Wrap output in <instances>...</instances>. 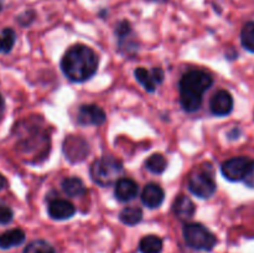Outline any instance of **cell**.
I'll use <instances>...</instances> for the list:
<instances>
[{
	"mask_svg": "<svg viewBox=\"0 0 254 253\" xmlns=\"http://www.w3.org/2000/svg\"><path fill=\"white\" fill-rule=\"evenodd\" d=\"M98 64V55L83 44L69 47L61 60L62 72L72 82L88 81L97 73Z\"/></svg>",
	"mask_w": 254,
	"mask_h": 253,
	"instance_id": "cell-1",
	"label": "cell"
},
{
	"mask_svg": "<svg viewBox=\"0 0 254 253\" xmlns=\"http://www.w3.org/2000/svg\"><path fill=\"white\" fill-rule=\"evenodd\" d=\"M213 79L202 69H191L186 72L179 83L180 103L184 111L196 112L202 104L203 94L212 86Z\"/></svg>",
	"mask_w": 254,
	"mask_h": 253,
	"instance_id": "cell-2",
	"label": "cell"
},
{
	"mask_svg": "<svg viewBox=\"0 0 254 253\" xmlns=\"http://www.w3.org/2000/svg\"><path fill=\"white\" fill-rule=\"evenodd\" d=\"M17 149L29 158H45L50 151V136L39 126H29L19 136Z\"/></svg>",
	"mask_w": 254,
	"mask_h": 253,
	"instance_id": "cell-3",
	"label": "cell"
},
{
	"mask_svg": "<svg viewBox=\"0 0 254 253\" xmlns=\"http://www.w3.org/2000/svg\"><path fill=\"white\" fill-rule=\"evenodd\" d=\"M89 171L92 180L99 186L116 185L123 174V163L116 156L106 155L94 160Z\"/></svg>",
	"mask_w": 254,
	"mask_h": 253,
	"instance_id": "cell-4",
	"label": "cell"
},
{
	"mask_svg": "<svg viewBox=\"0 0 254 253\" xmlns=\"http://www.w3.org/2000/svg\"><path fill=\"white\" fill-rule=\"evenodd\" d=\"M183 232L186 245L193 250L211 251L217 243L215 235L201 223H186Z\"/></svg>",
	"mask_w": 254,
	"mask_h": 253,
	"instance_id": "cell-5",
	"label": "cell"
},
{
	"mask_svg": "<svg viewBox=\"0 0 254 253\" xmlns=\"http://www.w3.org/2000/svg\"><path fill=\"white\" fill-rule=\"evenodd\" d=\"M188 188L190 192L197 196V197H211L216 192L217 185H216L215 178L211 173L210 166L207 169H198V170L193 171L189 176Z\"/></svg>",
	"mask_w": 254,
	"mask_h": 253,
	"instance_id": "cell-6",
	"label": "cell"
},
{
	"mask_svg": "<svg viewBox=\"0 0 254 253\" xmlns=\"http://www.w3.org/2000/svg\"><path fill=\"white\" fill-rule=\"evenodd\" d=\"M251 164H252V160L247 156H235L222 164L221 173L227 180L241 181L245 179Z\"/></svg>",
	"mask_w": 254,
	"mask_h": 253,
	"instance_id": "cell-7",
	"label": "cell"
},
{
	"mask_svg": "<svg viewBox=\"0 0 254 253\" xmlns=\"http://www.w3.org/2000/svg\"><path fill=\"white\" fill-rule=\"evenodd\" d=\"M106 119L104 111L96 104H83L77 112V122L81 126H99L106 122Z\"/></svg>",
	"mask_w": 254,
	"mask_h": 253,
	"instance_id": "cell-8",
	"label": "cell"
},
{
	"mask_svg": "<svg viewBox=\"0 0 254 253\" xmlns=\"http://www.w3.org/2000/svg\"><path fill=\"white\" fill-rule=\"evenodd\" d=\"M210 109L217 117L228 116L233 109V98L230 92L225 89L216 92L210 101Z\"/></svg>",
	"mask_w": 254,
	"mask_h": 253,
	"instance_id": "cell-9",
	"label": "cell"
},
{
	"mask_svg": "<svg viewBox=\"0 0 254 253\" xmlns=\"http://www.w3.org/2000/svg\"><path fill=\"white\" fill-rule=\"evenodd\" d=\"M47 211H49V215L51 218L57 221H64L68 220L76 213V207L69 201L55 198L49 202Z\"/></svg>",
	"mask_w": 254,
	"mask_h": 253,
	"instance_id": "cell-10",
	"label": "cell"
},
{
	"mask_svg": "<svg viewBox=\"0 0 254 253\" xmlns=\"http://www.w3.org/2000/svg\"><path fill=\"white\" fill-rule=\"evenodd\" d=\"M64 151L67 159L76 163V161H81L86 158L87 153H88V146L83 139L69 136L64 140Z\"/></svg>",
	"mask_w": 254,
	"mask_h": 253,
	"instance_id": "cell-11",
	"label": "cell"
},
{
	"mask_svg": "<svg viewBox=\"0 0 254 253\" xmlns=\"http://www.w3.org/2000/svg\"><path fill=\"white\" fill-rule=\"evenodd\" d=\"M139 186L134 180L128 178H121L114 186V195L121 202H128L138 196Z\"/></svg>",
	"mask_w": 254,
	"mask_h": 253,
	"instance_id": "cell-12",
	"label": "cell"
},
{
	"mask_svg": "<svg viewBox=\"0 0 254 253\" xmlns=\"http://www.w3.org/2000/svg\"><path fill=\"white\" fill-rule=\"evenodd\" d=\"M164 198H165V192L158 184H148L141 192V202L149 208L159 207L164 202Z\"/></svg>",
	"mask_w": 254,
	"mask_h": 253,
	"instance_id": "cell-13",
	"label": "cell"
},
{
	"mask_svg": "<svg viewBox=\"0 0 254 253\" xmlns=\"http://www.w3.org/2000/svg\"><path fill=\"white\" fill-rule=\"evenodd\" d=\"M195 203L192 202L190 197L185 195H180L179 197H176V200L174 201L173 205V211L175 213L176 217L181 221H188L195 213Z\"/></svg>",
	"mask_w": 254,
	"mask_h": 253,
	"instance_id": "cell-14",
	"label": "cell"
},
{
	"mask_svg": "<svg viewBox=\"0 0 254 253\" xmlns=\"http://www.w3.org/2000/svg\"><path fill=\"white\" fill-rule=\"evenodd\" d=\"M25 232L21 228H12L5 232L0 233V248L1 250H10L12 247L22 245L25 242Z\"/></svg>",
	"mask_w": 254,
	"mask_h": 253,
	"instance_id": "cell-15",
	"label": "cell"
},
{
	"mask_svg": "<svg viewBox=\"0 0 254 253\" xmlns=\"http://www.w3.org/2000/svg\"><path fill=\"white\" fill-rule=\"evenodd\" d=\"M62 190L69 197H79L87 192L83 181L78 178H66L62 181Z\"/></svg>",
	"mask_w": 254,
	"mask_h": 253,
	"instance_id": "cell-16",
	"label": "cell"
},
{
	"mask_svg": "<svg viewBox=\"0 0 254 253\" xmlns=\"http://www.w3.org/2000/svg\"><path fill=\"white\" fill-rule=\"evenodd\" d=\"M135 74V78L141 86L144 87V89L148 92H154L156 89V86L159 84V82L156 81L155 76H154L153 71H148V69L143 68V67H139L134 71Z\"/></svg>",
	"mask_w": 254,
	"mask_h": 253,
	"instance_id": "cell-17",
	"label": "cell"
},
{
	"mask_svg": "<svg viewBox=\"0 0 254 253\" xmlns=\"http://www.w3.org/2000/svg\"><path fill=\"white\" fill-rule=\"evenodd\" d=\"M119 218L124 225L135 226L143 220V211L136 206H127L119 213Z\"/></svg>",
	"mask_w": 254,
	"mask_h": 253,
	"instance_id": "cell-18",
	"label": "cell"
},
{
	"mask_svg": "<svg viewBox=\"0 0 254 253\" xmlns=\"http://www.w3.org/2000/svg\"><path fill=\"white\" fill-rule=\"evenodd\" d=\"M139 251L141 253H161V251H163V240L155 235L145 236L140 240Z\"/></svg>",
	"mask_w": 254,
	"mask_h": 253,
	"instance_id": "cell-19",
	"label": "cell"
},
{
	"mask_svg": "<svg viewBox=\"0 0 254 253\" xmlns=\"http://www.w3.org/2000/svg\"><path fill=\"white\" fill-rule=\"evenodd\" d=\"M16 42V34L11 27H5L0 32V54H10Z\"/></svg>",
	"mask_w": 254,
	"mask_h": 253,
	"instance_id": "cell-20",
	"label": "cell"
},
{
	"mask_svg": "<svg viewBox=\"0 0 254 253\" xmlns=\"http://www.w3.org/2000/svg\"><path fill=\"white\" fill-rule=\"evenodd\" d=\"M168 166L165 156L160 153H155L148 158L145 161V168L153 174H163Z\"/></svg>",
	"mask_w": 254,
	"mask_h": 253,
	"instance_id": "cell-21",
	"label": "cell"
},
{
	"mask_svg": "<svg viewBox=\"0 0 254 253\" xmlns=\"http://www.w3.org/2000/svg\"><path fill=\"white\" fill-rule=\"evenodd\" d=\"M242 46L254 54V22H247L241 31Z\"/></svg>",
	"mask_w": 254,
	"mask_h": 253,
	"instance_id": "cell-22",
	"label": "cell"
},
{
	"mask_svg": "<svg viewBox=\"0 0 254 253\" xmlns=\"http://www.w3.org/2000/svg\"><path fill=\"white\" fill-rule=\"evenodd\" d=\"M22 253H56V251L46 241L36 240L30 242Z\"/></svg>",
	"mask_w": 254,
	"mask_h": 253,
	"instance_id": "cell-23",
	"label": "cell"
},
{
	"mask_svg": "<svg viewBox=\"0 0 254 253\" xmlns=\"http://www.w3.org/2000/svg\"><path fill=\"white\" fill-rule=\"evenodd\" d=\"M14 218V212L9 206L0 203V225H9Z\"/></svg>",
	"mask_w": 254,
	"mask_h": 253,
	"instance_id": "cell-24",
	"label": "cell"
},
{
	"mask_svg": "<svg viewBox=\"0 0 254 253\" xmlns=\"http://www.w3.org/2000/svg\"><path fill=\"white\" fill-rule=\"evenodd\" d=\"M243 183L250 188H254V160H252V164H251L250 169H248L247 174L243 179Z\"/></svg>",
	"mask_w": 254,
	"mask_h": 253,
	"instance_id": "cell-25",
	"label": "cell"
},
{
	"mask_svg": "<svg viewBox=\"0 0 254 253\" xmlns=\"http://www.w3.org/2000/svg\"><path fill=\"white\" fill-rule=\"evenodd\" d=\"M5 184H6V181H5V178L1 175V174H0V191H1L2 189H4Z\"/></svg>",
	"mask_w": 254,
	"mask_h": 253,
	"instance_id": "cell-26",
	"label": "cell"
},
{
	"mask_svg": "<svg viewBox=\"0 0 254 253\" xmlns=\"http://www.w3.org/2000/svg\"><path fill=\"white\" fill-rule=\"evenodd\" d=\"M2 108H4V98H2V96L0 94V112L2 111Z\"/></svg>",
	"mask_w": 254,
	"mask_h": 253,
	"instance_id": "cell-27",
	"label": "cell"
},
{
	"mask_svg": "<svg viewBox=\"0 0 254 253\" xmlns=\"http://www.w3.org/2000/svg\"><path fill=\"white\" fill-rule=\"evenodd\" d=\"M1 10H2V2L1 0H0V12H1Z\"/></svg>",
	"mask_w": 254,
	"mask_h": 253,
	"instance_id": "cell-28",
	"label": "cell"
},
{
	"mask_svg": "<svg viewBox=\"0 0 254 253\" xmlns=\"http://www.w3.org/2000/svg\"><path fill=\"white\" fill-rule=\"evenodd\" d=\"M150 1H164V0H150Z\"/></svg>",
	"mask_w": 254,
	"mask_h": 253,
	"instance_id": "cell-29",
	"label": "cell"
}]
</instances>
